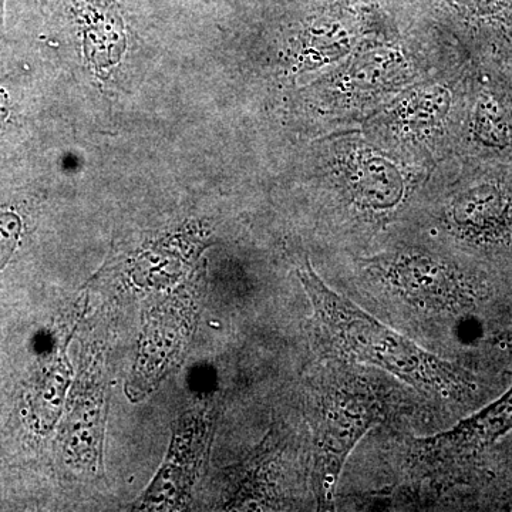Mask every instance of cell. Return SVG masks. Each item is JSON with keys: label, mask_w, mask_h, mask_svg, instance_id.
Masks as SVG:
<instances>
[{"label": "cell", "mask_w": 512, "mask_h": 512, "mask_svg": "<svg viewBox=\"0 0 512 512\" xmlns=\"http://www.w3.org/2000/svg\"><path fill=\"white\" fill-rule=\"evenodd\" d=\"M299 278L311 301L319 352L325 359L375 367L434 402L466 404L477 394L470 370L434 355L330 289L306 262Z\"/></svg>", "instance_id": "obj_1"}, {"label": "cell", "mask_w": 512, "mask_h": 512, "mask_svg": "<svg viewBox=\"0 0 512 512\" xmlns=\"http://www.w3.org/2000/svg\"><path fill=\"white\" fill-rule=\"evenodd\" d=\"M392 390L365 366L325 359L309 383L313 495L319 510L335 507L336 490L353 448L393 410Z\"/></svg>", "instance_id": "obj_2"}, {"label": "cell", "mask_w": 512, "mask_h": 512, "mask_svg": "<svg viewBox=\"0 0 512 512\" xmlns=\"http://www.w3.org/2000/svg\"><path fill=\"white\" fill-rule=\"evenodd\" d=\"M365 264L379 295L421 319L458 318L490 296L483 275L427 252H397Z\"/></svg>", "instance_id": "obj_3"}, {"label": "cell", "mask_w": 512, "mask_h": 512, "mask_svg": "<svg viewBox=\"0 0 512 512\" xmlns=\"http://www.w3.org/2000/svg\"><path fill=\"white\" fill-rule=\"evenodd\" d=\"M448 221L470 247L508 251L512 248V180L485 178L461 191L451 202Z\"/></svg>", "instance_id": "obj_4"}, {"label": "cell", "mask_w": 512, "mask_h": 512, "mask_svg": "<svg viewBox=\"0 0 512 512\" xmlns=\"http://www.w3.org/2000/svg\"><path fill=\"white\" fill-rule=\"evenodd\" d=\"M512 380V372L508 373ZM512 431V382L510 389L477 413L458 421L453 429L441 431L413 446L414 460L433 470L454 461L477 456L493 447Z\"/></svg>", "instance_id": "obj_5"}, {"label": "cell", "mask_w": 512, "mask_h": 512, "mask_svg": "<svg viewBox=\"0 0 512 512\" xmlns=\"http://www.w3.org/2000/svg\"><path fill=\"white\" fill-rule=\"evenodd\" d=\"M471 137L491 156H512V99L504 90L485 87L478 97Z\"/></svg>", "instance_id": "obj_6"}, {"label": "cell", "mask_w": 512, "mask_h": 512, "mask_svg": "<svg viewBox=\"0 0 512 512\" xmlns=\"http://www.w3.org/2000/svg\"><path fill=\"white\" fill-rule=\"evenodd\" d=\"M22 234V221L13 212H0V272L15 254Z\"/></svg>", "instance_id": "obj_7"}, {"label": "cell", "mask_w": 512, "mask_h": 512, "mask_svg": "<svg viewBox=\"0 0 512 512\" xmlns=\"http://www.w3.org/2000/svg\"><path fill=\"white\" fill-rule=\"evenodd\" d=\"M490 343L494 349L500 350L505 355L512 356V326L495 333L493 338L490 339Z\"/></svg>", "instance_id": "obj_8"}, {"label": "cell", "mask_w": 512, "mask_h": 512, "mask_svg": "<svg viewBox=\"0 0 512 512\" xmlns=\"http://www.w3.org/2000/svg\"><path fill=\"white\" fill-rule=\"evenodd\" d=\"M3 0H0V13H2Z\"/></svg>", "instance_id": "obj_9"}]
</instances>
